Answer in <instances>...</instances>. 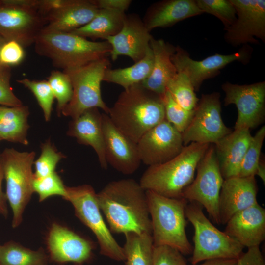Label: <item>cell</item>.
<instances>
[{
	"label": "cell",
	"instance_id": "obj_1",
	"mask_svg": "<svg viewBox=\"0 0 265 265\" xmlns=\"http://www.w3.org/2000/svg\"><path fill=\"white\" fill-rule=\"evenodd\" d=\"M97 198L111 232L152 235L146 190L139 182L132 178L111 181Z\"/></svg>",
	"mask_w": 265,
	"mask_h": 265
},
{
	"label": "cell",
	"instance_id": "obj_2",
	"mask_svg": "<svg viewBox=\"0 0 265 265\" xmlns=\"http://www.w3.org/2000/svg\"><path fill=\"white\" fill-rule=\"evenodd\" d=\"M107 115L115 127L136 143L165 119L161 97L140 83L124 89Z\"/></svg>",
	"mask_w": 265,
	"mask_h": 265
},
{
	"label": "cell",
	"instance_id": "obj_3",
	"mask_svg": "<svg viewBox=\"0 0 265 265\" xmlns=\"http://www.w3.org/2000/svg\"><path fill=\"white\" fill-rule=\"evenodd\" d=\"M34 45L38 55L49 58L53 66L63 70L107 57L111 50L106 40L90 41L71 32L45 28L36 38Z\"/></svg>",
	"mask_w": 265,
	"mask_h": 265
},
{
	"label": "cell",
	"instance_id": "obj_4",
	"mask_svg": "<svg viewBox=\"0 0 265 265\" xmlns=\"http://www.w3.org/2000/svg\"><path fill=\"white\" fill-rule=\"evenodd\" d=\"M210 144L192 142L171 159L148 166L139 184L145 190L173 198H182L184 189L194 179L198 163Z\"/></svg>",
	"mask_w": 265,
	"mask_h": 265
},
{
	"label": "cell",
	"instance_id": "obj_5",
	"mask_svg": "<svg viewBox=\"0 0 265 265\" xmlns=\"http://www.w3.org/2000/svg\"><path fill=\"white\" fill-rule=\"evenodd\" d=\"M146 195L154 246L166 245L183 255L192 254L186 228L185 210L188 201L183 198L165 197L150 190Z\"/></svg>",
	"mask_w": 265,
	"mask_h": 265
},
{
	"label": "cell",
	"instance_id": "obj_6",
	"mask_svg": "<svg viewBox=\"0 0 265 265\" xmlns=\"http://www.w3.org/2000/svg\"><path fill=\"white\" fill-rule=\"evenodd\" d=\"M189 202L185 214L194 229L191 264L217 259H237L244 247L215 227L204 214L202 206Z\"/></svg>",
	"mask_w": 265,
	"mask_h": 265
},
{
	"label": "cell",
	"instance_id": "obj_7",
	"mask_svg": "<svg viewBox=\"0 0 265 265\" xmlns=\"http://www.w3.org/2000/svg\"><path fill=\"white\" fill-rule=\"evenodd\" d=\"M35 153L19 152L5 148L0 155V160L6 181V196L12 211V226L18 227L23 220L25 209L33 193L34 173L32 167Z\"/></svg>",
	"mask_w": 265,
	"mask_h": 265
},
{
	"label": "cell",
	"instance_id": "obj_8",
	"mask_svg": "<svg viewBox=\"0 0 265 265\" xmlns=\"http://www.w3.org/2000/svg\"><path fill=\"white\" fill-rule=\"evenodd\" d=\"M110 66L108 57H105L81 67L63 70L70 79L73 95L61 115L73 119L91 108L101 109L108 114L109 107L102 99L101 85Z\"/></svg>",
	"mask_w": 265,
	"mask_h": 265
},
{
	"label": "cell",
	"instance_id": "obj_9",
	"mask_svg": "<svg viewBox=\"0 0 265 265\" xmlns=\"http://www.w3.org/2000/svg\"><path fill=\"white\" fill-rule=\"evenodd\" d=\"M66 191L65 200L71 203L77 217L95 236L100 253L112 260L125 261L123 247L118 244L106 225L93 187L86 184L66 186Z\"/></svg>",
	"mask_w": 265,
	"mask_h": 265
},
{
	"label": "cell",
	"instance_id": "obj_10",
	"mask_svg": "<svg viewBox=\"0 0 265 265\" xmlns=\"http://www.w3.org/2000/svg\"><path fill=\"white\" fill-rule=\"evenodd\" d=\"M196 178L183 190L182 198L204 208L211 218L220 225L219 198L224 181L214 144H210L198 164Z\"/></svg>",
	"mask_w": 265,
	"mask_h": 265
},
{
	"label": "cell",
	"instance_id": "obj_11",
	"mask_svg": "<svg viewBox=\"0 0 265 265\" xmlns=\"http://www.w3.org/2000/svg\"><path fill=\"white\" fill-rule=\"evenodd\" d=\"M220 97L217 92L202 95L190 123L182 133L184 146L192 142L214 144L232 132L223 122Z\"/></svg>",
	"mask_w": 265,
	"mask_h": 265
},
{
	"label": "cell",
	"instance_id": "obj_12",
	"mask_svg": "<svg viewBox=\"0 0 265 265\" xmlns=\"http://www.w3.org/2000/svg\"><path fill=\"white\" fill-rule=\"evenodd\" d=\"M252 48L244 45L234 53L223 55L215 53L201 60L191 59L187 52L179 46L171 56L177 72L185 74L191 81L195 91H198L204 80L214 77L226 66L234 61L246 64L250 60Z\"/></svg>",
	"mask_w": 265,
	"mask_h": 265
},
{
	"label": "cell",
	"instance_id": "obj_13",
	"mask_svg": "<svg viewBox=\"0 0 265 265\" xmlns=\"http://www.w3.org/2000/svg\"><path fill=\"white\" fill-rule=\"evenodd\" d=\"M225 106L234 104L238 115L234 129L250 130L262 124L265 117V81L238 85L227 82L222 85Z\"/></svg>",
	"mask_w": 265,
	"mask_h": 265
},
{
	"label": "cell",
	"instance_id": "obj_14",
	"mask_svg": "<svg viewBox=\"0 0 265 265\" xmlns=\"http://www.w3.org/2000/svg\"><path fill=\"white\" fill-rule=\"evenodd\" d=\"M47 25L45 16L35 9L0 3V35L24 48L34 44Z\"/></svg>",
	"mask_w": 265,
	"mask_h": 265
},
{
	"label": "cell",
	"instance_id": "obj_15",
	"mask_svg": "<svg viewBox=\"0 0 265 265\" xmlns=\"http://www.w3.org/2000/svg\"><path fill=\"white\" fill-rule=\"evenodd\" d=\"M137 146L141 162L150 166L171 159L185 146L182 133L165 119L147 131Z\"/></svg>",
	"mask_w": 265,
	"mask_h": 265
},
{
	"label": "cell",
	"instance_id": "obj_16",
	"mask_svg": "<svg viewBox=\"0 0 265 265\" xmlns=\"http://www.w3.org/2000/svg\"><path fill=\"white\" fill-rule=\"evenodd\" d=\"M234 5L237 18L225 29L224 38L233 46L257 43L255 38L265 41V0H230Z\"/></svg>",
	"mask_w": 265,
	"mask_h": 265
},
{
	"label": "cell",
	"instance_id": "obj_17",
	"mask_svg": "<svg viewBox=\"0 0 265 265\" xmlns=\"http://www.w3.org/2000/svg\"><path fill=\"white\" fill-rule=\"evenodd\" d=\"M46 246L52 261L78 265H82L92 258L94 248L88 239L58 223H52L49 228Z\"/></svg>",
	"mask_w": 265,
	"mask_h": 265
},
{
	"label": "cell",
	"instance_id": "obj_18",
	"mask_svg": "<svg viewBox=\"0 0 265 265\" xmlns=\"http://www.w3.org/2000/svg\"><path fill=\"white\" fill-rule=\"evenodd\" d=\"M102 124L107 164L124 174H133L141 162L137 143L119 130L105 113H102Z\"/></svg>",
	"mask_w": 265,
	"mask_h": 265
},
{
	"label": "cell",
	"instance_id": "obj_19",
	"mask_svg": "<svg viewBox=\"0 0 265 265\" xmlns=\"http://www.w3.org/2000/svg\"><path fill=\"white\" fill-rule=\"evenodd\" d=\"M152 37L138 15L126 14L121 30L106 39L111 47L109 56L115 61L119 56L125 55L136 63L145 55Z\"/></svg>",
	"mask_w": 265,
	"mask_h": 265
},
{
	"label": "cell",
	"instance_id": "obj_20",
	"mask_svg": "<svg viewBox=\"0 0 265 265\" xmlns=\"http://www.w3.org/2000/svg\"><path fill=\"white\" fill-rule=\"evenodd\" d=\"M257 192L255 176L224 179L218 203L220 224L225 225L235 214L257 203Z\"/></svg>",
	"mask_w": 265,
	"mask_h": 265
},
{
	"label": "cell",
	"instance_id": "obj_21",
	"mask_svg": "<svg viewBox=\"0 0 265 265\" xmlns=\"http://www.w3.org/2000/svg\"><path fill=\"white\" fill-rule=\"evenodd\" d=\"M224 233L247 248L259 246L265 239V209L258 203L232 216Z\"/></svg>",
	"mask_w": 265,
	"mask_h": 265
},
{
	"label": "cell",
	"instance_id": "obj_22",
	"mask_svg": "<svg viewBox=\"0 0 265 265\" xmlns=\"http://www.w3.org/2000/svg\"><path fill=\"white\" fill-rule=\"evenodd\" d=\"M252 137L249 129H234L214 144L224 179L238 176Z\"/></svg>",
	"mask_w": 265,
	"mask_h": 265
},
{
	"label": "cell",
	"instance_id": "obj_23",
	"mask_svg": "<svg viewBox=\"0 0 265 265\" xmlns=\"http://www.w3.org/2000/svg\"><path fill=\"white\" fill-rule=\"evenodd\" d=\"M67 134L75 138L80 144L90 146L95 151L101 167L107 169L105 152L102 113L99 108H91L70 122Z\"/></svg>",
	"mask_w": 265,
	"mask_h": 265
},
{
	"label": "cell",
	"instance_id": "obj_24",
	"mask_svg": "<svg viewBox=\"0 0 265 265\" xmlns=\"http://www.w3.org/2000/svg\"><path fill=\"white\" fill-rule=\"evenodd\" d=\"M98 11L91 0H66L61 7L45 16L47 25L44 28L50 30L71 32L88 24Z\"/></svg>",
	"mask_w": 265,
	"mask_h": 265
},
{
	"label": "cell",
	"instance_id": "obj_25",
	"mask_svg": "<svg viewBox=\"0 0 265 265\" xmlns=\"http://www.w3.org/2000/svg\"><path fill=\"white\" fill-rule=\"evenodd\" d=\"M203 13L196 0H165L151 5L142 20L151 31L157 27L172 26L182 20Z\"/></svg>",
	"mask_w": 265,
	"mask_h": 265
},
{
	"label": "cell",
	"instance_id": "obj_26",
	"mask_svg": "<svg viewBox=\"0 0 265 265\" xmlns=\"http://www.w3.org/2000/svg\"><path fill=\"white\" fill-rule=\"evenodd\" d=\"M150 47L154 56L152 71L149 77L140 84L146 89L161 96L166 90L168 82L177 73L171 60L176 47L153 37Z\"/></svg>",
	"mask_w": 265,
	"mask_h": 265
},
{
	"label": "cell",
	"instance_id": "obj_27",
	"mask_svg": "<svg viewBox=\"0 0 265 265\" xmlns=\"http://www.w3.org/2000/svg\"><path fill=\"white\" fill-rule=\"evenodd\" d=\"M27 106H0V139L9 142L28 144L27 139L29 126Z\"/></svg>",
	"mask_w": 265,
	"mask_h": 265
},
{
	"label": "cell",
	"instance_id": "obj_28",
	"mask_svg": "<svg viewBox=\"0 0 265 265\" xmlns=\"http://www.w3.org/2000/svg\"><path fill=\"white\" fill-rule=\"evenodd\" d=\"M126 16L125 12L121 11L100 9L90 22L71 33L86 39L106 40L121 30Z\"/></svg>",
	"mask_w": 265,
	"mask_h": 265
},
{
	"label": "cell",
	"instance_id": "obj_29",
	"mask_svg": "<svg viewBox=\"0 0 265 265\" xmlns=\"http://www.w3.org/2000/svg\"><path fill=\"white\" fill-rule=\"evenodd\" d=\"M154 63V56L151 47L144 57L131 66L117 69L108 68L105 72L103 81L112 83L124 89L141 83L150 75Z\"/></svg>",
	"mask_w": 265,
	"mask_h": 265
},
{
	"label": "cell",
	"instance_id": "obj_30",
	"mask_svg": "<svg viewBox=\"0 0 265 265\" xmlns=\"http://www.w3.org/2000/svg\"><path fill=\"white\" fill-rule=\"evenodd\" d=\"M123 247L125 265H153L154 244L152 235L131 232L125 234Z\"/></svg>",
	"mask_w": 265,
	"mask_h": 265
},
{
	"label": "cell",
	"instance_id": "obj_31",
	"mask_svg": "<svg viewBox=\"0 0 265 265\" xmlns=\"http://www.w3.org/2000/svg\"><path fill=\"white\" fill-rule=\"evenodd\" d=\"M49 260L42 247L33 250L14 241L1 245L0 264L2 265H49Z\"/></svg>",
	"mask_w": 265,
	"mask_h": 265
},
{
	"label": "cell",
	"instance_id": "obj_32",
	"mask_svg": "<svg viewBox=\"0 0 265 265\" xmlns=\"http://www.w3.org/2000/svg\"><path fill=\"white\" fill-rule=\"evenodd\" d=\"M166 90L183 108L187 110L195 109L199 99L191 81L185 74L177 72L168 82Z\"/></svg>",
	"mask_w": 265,
	"mask_h": 265
},
{
	"label": "cell",
	"instance_id": "obj_33",
	"mask_svg": "<svg viewBox=\"0 0 265 265\" xmlns=\"http://www.w3.org/2000/svg\"><path fill=\"white\" fill-rule=\"evenodd\" d=\"M161 97L164 109L165 119L182 133L190 123L194 110H187L183 108L167 90Z\"/></svg>",
	"mask_w": 265,
	"mask_h": 265
},
{
	"label": "cell",
	"instance_id": "obj_34",
	"mask_svg": "<svg viewBox=\"0 0 265 265\" xmlns=\"http://www.w3.org/2000/svg\"><path fill=\"white\" fill-rule=\"evenodd\" d=\"M17 82L29 89L42 108L46 121L50 120L54 97L47 80H32L24 78Z\"/></svg>",
	"mask_w": 265,
	"mask_h": 265
},
{
	"label": "cell",
	"instance_id": "obj_35",
	"mask_svg": "<svg viewBox=\"0 0 265 265\" xmlns=\"http://www.w3.org/2000/svg\"><path fill=\"white\" fill-rule=\"evenodd\" d=\"M47 81L57 100L56 111L58 116H60L72 97L73 88L70 79L63 71L53 70L48 77Z\"/></svg>",
	"mask_w": 265,
	"mask_h": 265
},
{
	"label": "cell",
	"instance_id": "obj_36",
	"mask_svg": "<svg viewBox=\"0 0 265 265\" xmlns=\"http://www.w3.org/2000/svg\"><path fill=\"white\" fill-rule=\"evenodd\" d=\"M40 147L41 155L34 162L35 178L44 177L54 172L58 162L65 158V155L58 151L50 139L42 143Z\"/></svg>",
	"mask_w": 265,
	"mask_h": 265
},
{
	"label": "cell",
	"instance_id": "obj_37",
	"mask_svg": "<svg viewBox=\"0 0 265 265\" xmlns=\"http://www.w3.org/2000/svg\"><path fill=\"white\" fill-rule=\"evenodd\" d=\"M196 2L203 13L218 18L224 25V29L231 26L236 20V11L230 0H197Z\"/></svg>",
	"mask_w": 265,
	"mask_h": 265
},
{
	"label": "cell",
	"instance_id": "obj_38",
	"mask_svg": "<svg viewBox=\"0 0 265 265\" xmlns=\"http://www.w3.org/2000/svg\"><path fill=\"white\" fill-rule=\"evenodd\" d=\"M265 137V126H263L252 136L238 176L243 177L255 176Z\"/></svg>",
	"mask_w": 265,
	"mask_h": 265
},
{
	"label": "cell",
	"instance_id": "obj_39",
	"mask_svg": "<svg viewBox=\"0 0 265 265\" xmlns=\"http://www.w3.org/2000/svg\"><path fill=\"white\" fill-rule=\"evenodd\" d=\"M32 186L33 192L38 195L40 202L53 196H61L64 200L67 197L66 186L55 171L44 177H34Z\"/></svg>",
	"mask_w": 265,
	"mask_h": 265
},
{
	"label": "cell",
	"instance_id": "obj_40",
	"mask_svg": "<svg viewBox=\"0 0 265 265\" xmlns=\"http://www.w3.org/2000/svg\"><path fill=\"white\" fill-rule=\"evenodd\" d=\"M184 255L166 245L154 246L153 265H187Z\"/></svg>",
	"mask_w": 265,
	"mask_h": 265
},
{
	"label": "cell",
	"instance_id": "obj_41",
	"mask_svg": "<svg viewBox=\"0 0 265 265\" xmlns=\"http://www.w3.org/2000/svg\"><path fill=\"white\" fill-rule=\"evenodd\" d=\"M25 56L24 47L14 40H6L0 50V63L4 67L18 65L23 61Z\"/></svg>",
	"mask_w": 265,
	"mask_h": 265
},
{
	"label": "cell",
	"instance_id": "obj_42",
	"mask_svg": "<svg viewBox=\"0 0 265 265\" xmlns=\"http://www.w3.org/2000/svg\"><path fill=\"white\" fill-rule=\"evenodd\" d=\"M10 67H5L0 72V105L18 106L22 101L14 94L10 85Z\"/></svg>",
	"mask_w": 265,
	"mask_h": 265
},
{
	"label": "cell",
	"instance_id": "obj_43",
	"mask_svg": "<svg viewBox=\"0 0 265 265\" xmlns=\"http://www.w3.org/2000/svg\"><path fill=\"white\" fill-rule=\"evenodd\" d=\"M236 265H265L263 255L259 246L248 248L237 259Z\"/></svg>",
	"mask_w": 265,
	"mask_h": 265
},
{
	"label": "cell",
	"instance_id": "obj_44",
	"mask_svg": "<svg viewBox=\"0 0 265 265\" xmlns=\"http://www.w3.org/2000/svg\"><path fill=\"white\" fill-rule=\"evenodd\" d=\"M99 9H106L121 11L125 12L130 7L132 0H91Z\"/></svg>",
	"mask_w": 265,
	"mask_h": 265
},
{
	"label": "cell",
	"instance_id": "obj_45",
	"mask_svg": "<svg viewBox=\"0 0 265 265\" xmlns=\"http://www.w3.org/2000/svg\"><path fill=\"white\" fill-rule=\"evenodd\" d=\"M1 153L0 152V214L7 217L8 211L7 205V198L5 193L2 190V184L4 179L3 172L0 160Z\"/></svg>",
	"mask_w": 265,
	"mask_h": 265
},
{
	"label": "cell",
	"instance_id": "obj_46",
	"mask_svg": "<svg viewBox=\"0 0 265 265\" xmlns=\"http://www.w3.org/2000/svg\"><path fill=\"white\" fill-rule=\"evenodd\" d=\"M237 259H217L205 261L200 264H192L187 265H236Z\"/></svg>",
	"mask_w": 265,
	"mask_h": 265
},
{
	"label": "cell",
	"instance_id": "obj_47",
	"mask_svg": "<svg viewBox=\"0 0 265 265\" xmlns=\"http://www.w3.org/2000/svg\"><path fill=\"white\" fill-rule=\"evenodd\" d=\"M258 175L263 181L264 184L265 183V160L261 159L260 160L255 176Z\"/></svg>",
	"mask_w": 265,
	"mask_h": 265
},
{
	"label": "cell",
	"instance_id": "obj_48",
	"mask_svg": "<svg viewBox=\"0 0 265 265\" xmlns=\"http://www.w3.org/2000/svg\"><path fill=\"white\" fill-rule=\"evenodd\" d=\"M5 41L6 40H5L2 36L0 35V50L2 45L3 44V43L5 42ZM5 67H7L2 66L0 63V72L2 70H3Z\"/></svg>",
	"mask_w": 265,
	"mask_h": 265
},
{
	"label": "cell",
	"instance_id": "obj_49",
	"mask_svg": "<svg viewBox=\"0 0 265 265\" xmlns=\"http://www.w3.org/2000/svg\"><path fill=\"white\" fill-rule=\"evenodd\" d=\"M1 245H0V251H1Z\"/></svg>",
	"mask_w": 265,
	"mask_h": 265
},
{
	"label": "cell",
	"instance_id": "obj_50",
	"mask_svg": "<svg viewBox=\"0 0 265 265\" xmlns=\"http://www.w3.org/2000/svg\"><path fill=\"white\" fill-rule=\"evenodd\" d=\"M0 265H1V264H0Z\"/></svg>",
	"mask_w": 265,
	"mask_h": 265
},
{
	"label": "cell",
	"instance_id": "obj_51",
	"mask_svg": "<svg viewBox=\"0 0 265 265\" xmlns=\"http://www.w3.org/2000/svg\"><path fill=\"white\" fill-rule=\"evenodd\" d=\"M1 140V139H0V141Z\"/></svg>",
	"mask_w": 265,
	"mask_h": 265
},
{
	"label": "cell",
	"instance_id": "obj_52",
	"mask_svg": "<svg viewBox=\"0 0 265 265\" xmlns=\"http://www.w3.org/2000/svg\"></svg>",
	"mask_w": 265,
	"mask_h": 265
}]
</instances>
